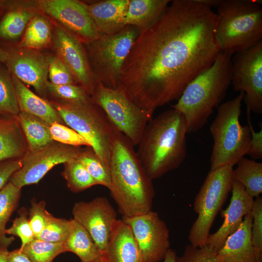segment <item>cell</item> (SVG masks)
Here are the masks:
<instances>
[{"mask_svg": "<svg viewBox=\"0 0 262 262\" xmlns=\"http://www.w3.org/2000/svg\"><path fill=\"white\" fill-rule=\"evenodd\" d=\"M66 252L76 254L82 262H93L102 254L87 230L76 220L71 219V228L64 242Z\"/></svg>", "mask_w": 262, "mask_h": 262, "instance_id": "cell-26", "label": "cell"}, {"mask_svg": "<svg viewBox=\"0 0 262 262\" xmlns=\"http://www.w3.org/2000/svg\"><path fill=\"white\" fill-rule=\"evenodd\" d=\"M101 262V259L98 260H97V261H96L95 262Z\"/></svg>", "mask_w": 262, "mask_h": 262, "instance_id": "cell-50", "label": "cell"}, {"mask_svg": "<svg viewBox=\"0 0 262 262\" xmlns=\"http://www.w3.org/2000/svg\"><path fill=\"white\" fill-rule=\"evenodd\" d=\"M12 79L20 112L33 115L49 126L62 122L51 103L34 94L15 76L12 75Z\"/></svg>", "mask_w": 262, "mask_h": 262, "instance_id": "cell-23", "label": "cell"}, {"mask_svg": "<svg viewBox=\"0 0 262 262\" xmlns=\"http://www.w3.org/2000/svg\"><path fill=\"white\" fill-rule=\"evenodd\" d=\"M17 118L25 135L30 151L42 149L53 142L49 126L40 119L24 112Z\"/></svg>", "mask_w": 262, "mask_h": 262, "instance_id": "cell-28", "label": "cell"}, {"mask_svg": "<svg viewBox=\"0 0 262 262\" xmlns=\"http://www.w3.org/2000/svg\"><path fill=\"white\" fill-rule=\"evenodd\" d=\"M77 159L85 167L98 185L110 189V168L97 155L92 148L91 151H82Z\"/></svg>", "mask_w": 262, "mask_h": 262, "instance_id": "cell-34", "label": "cell"}, {"mask_svg": "<svg viewBox=\"0 0 262 262\" xmlns=\"http://www.w3.org/2000/svg\"><path fill=\"white\" fill-rule=\"evenodd\" d=\"M49 130L53 140L73 147L86 146L91 147L89 142L81 135L60 123L52 124L49 126Z\"/></svg>", "mask_w": 262, "mask_h": 262, "instance_id": "cell-40", "label": "cell"}, {"mask_svg": "<svg viewBox=\"0 0 262 262\" xmlns=\"http://www.w3.org/2000/svg\"><path fill=\"white\" fill-rule=\"evenodd\" d=\"M252 217L247 214L239 228L226 239L216 255L217 262H257L251 241Z\"/></svg>", "mask_w": 262, "mask_h": 262, "instance_id": "cell-21", "label": "cell"}, {"mask_svg": "<svg viewBox=\"0 0 262 262\" xmlns=\"http://www.w3.org/2000/svg\"><path fill=\"white\" fill-rule=\"evenodd\" d=\"M48 77L51 83L79 84L70 69L56 54L48 55Z\"/></svg>", "mask_w": 262, "mask_h": 262, "instance_id": "cell-37", "label": "cell"}, {"mask_svg": "<svg viewBox=\"0 0 262 262\" xmlns=\"http://www.w3.org/2000/svg\"><path fill=\"white\" fill-rule=\"evenodd\" d=\"M131 142L119 131L110 149L109 189L122 217H131L151 211L155 190L142 166Z\"/></svg>", "mask_w": 262, "mask_h": 262, "instance_id": "cell-2", "label": "cell"}, {"mask_svg": "<svg viewBox=\"0 0 262 262\" xmlns=\"http://www.w3.org/2000/svg\"><path fill=\"white\" fill-rule=\"evenodd\" d=\"M7 262H32L27 255L20 249L9 251Z\"/></svg>", "mask_w": 262, "mask_h": 262, "instance_id": "cell-45", "label": "cell"}, {"mask_svg": "<svg viewBox=\"0 0 262 262\" xmlns=\"http://www.w3.org/2000/svg\"><path fill=\"white\" fill-rule=\"evenodd\" d=\"M7 58V52L0 46V62L5 63Z\"/></svg>", "mask_w": 262, "mask_h": 262, "instance_id": "cell-48", "label": "cell"}, {"mask_svg": "<svg viewBox=\"0 0 262 262\" xmlns=\"http://www.w3.org/2000/svg\"><path fill=\"white\" fill-rule=\"evenodd\" d=\"M140 31L125 26L112 34H100L85 45L88 61L96 82L115 89L120 85L122 67Z\"/></svg>", "mask_w": 262, "mask_h": 262, "instance_id": "cell-7", "label": "cell"}, {"mask_svg": "<svg viewBox=\"0 0 262 262\" xmlns=\"http://www.w3.org/2000/svg\"><path fill=\"white\" fill-rule=\"evenodd\" d=\"M129 0H104L85 2L100 34H112L125 27L124 21Z\"/></svg>", "mask_w": 262, "mask_h": 262, "instance_id": "cell-22", "label": "cell"}, {"mask_svg": "<svg viewBox=\"0 0 262 262\" xmlns=\"http://www.w3.org/2000/svg\"><path fill=\"white\" fill-rule=\"evenodd\" d=\"M237 164L232 170V180L241 183L253 198L260 196L262 193V163L243 157Z\"/></svg>", "mask_w": 262, "mask_h": 262, "instance_id": "cell-29", "label": "cell"}, {"mask_svg": "<svg viewBox=\"0 0 262 262\" xmlns=\"http://www.w3.org/2000/svg\"><path fill=\"white\" fill-rule=\"evenodd\" d=\"M247 117L249 119L248 120L251 131V138L246 154L255 160L261 159L262 158V128L259 131H256L250 123V117L248 115Z\"/></svg>", "mask_w": 262, "mask_h": 262, "instance_id": "cell-44", "label": "cell"}, {"mask_svg": "<svg viewBox=\"0 0 262 262\" xmlns=\"http://www.w3.org/2000/svg\"><path fill=\"white\" fill-rule=\"evenodd\" d=\"M252 217L251 241L257 262H262V197L254 200L250 212Z\"/></svg>", "mask_w": 262, "mask_h": 262, "instance_id": "cell-38", "label": "cell"}, {"mask_svg": "<svg viewBox=\"0 0 262 262\" xmlns=\"http://www.w3.org/2000/svg\"><path fill=\"white\" fill-rule=\"evenodd\" d=\"M41 13L84 45L100 36L84 2L77 0H35Z\"/></svg>", "mask_w": 262, "mask_h": 262, "instance_id": "cell-12", "label": "cell"}, {"mask_svg": "<svg viewBox=\"0 0 262 262\" xmlns=\"http://www.w3.org/2000/svg\"><path fill=\"white\" fill-rule=\"evenodd\" d=\"M32 262H53L66 252L64 242H49L35 238L20 249Z\"/></svg>", "mask_w": 262, "mask_h": 262, "instance_id": "cell-32", "label": "cell"}, {"mask_svg": "<svg viewBox=\"0 0 262 262\" xmlns=\"http://www.w3.org/2000/svg\"><path fill=\"white\" fill-rule=\"evenodd\" d=\"M101 260L102 262H144L130 227L122 219L117 220Z\"/></svg>", "mask_w": 262, "mask_h": 262, "instance_id": "cell-20", "label": "cell"}, {"mask_svg": "<svg viewBox=\"0 0 262 262\" xmlns=\"http://www.w3.org/2000/svg\"><path fill=\"white\" fill-rule=\"evenodd\" d=\"M20 191L10 181L0 190V247L7 248L15 240L7 236L6 226L17 206Z\"/></svg>", "mask_w": 262, "mask_h": 262, "instance_id": "cell-30", "label": "cell"}, {"mask_svg": "<svg viewBox=\"0 0 262 262\" xmlns=\"http://www.w3.org/2000/svg\"><path fill=\"white\" fill-rule=\"evenodd\" d=\"M51 104L61 119L86 139L97 155L109 167L111 146L118 130L103 110L92 101Z\"/></svg>", "mask_w": 262, "mask_h": 262, "instance_id": "cell-8", "label": "cell"}, {"mask_svg": "<svg viewBox=\"0 0 262 262\" xmlns=\"http://www.w3.org/2000/svg\"><path fill=\"white\" fill-rule=\"evenodd\" d=\"M22 159H14L0 162V190L7 184L12 175L20 168Z\"/></svg>", "mask_w": 262, "mask_h": 262, "instance_id": "cell-43", "label": "cell"}, {"mask_svg": "<svg viewBox=\"0 0 262 262\" xmlns=\"http://www.w3.org/2000/svg\"><path fill=\"white\" fill-rule=\"evenodd\" d=\"M71 228V219L58 218L51 214L42 232L35 238L49 242H64Z\"/></svg>", "mask_w": 262, "mask_h": 262, "instance_id": "cell-36", "label": "cell"}, {"mask_svg": "<svg viewBox=\"0 0 262 262\" xmlns=\"http://www.w3.org/2000/svg\"><path fill=\"white\" fill-rule=\"evenodd\" d=\"M19 216L13 221L12 226L6 229L7 235L18 237L21 241L22 249L25 246L32 242L35 238L28 219V213L24 207L18 210Z\"/></svg>", "mask_w": 262, "mask_h": 262, "instance_id": "cell-39", "label": "cell"}, {"mask_svg": "<svg viewBox=\"0 0 262 262\" xmlns=\"http://www.w3.org/2000/svg\"><path fill=\"white\" fill-rule=\"evenodd\" d=\"M53 25L51 20L41 14L29 23L22 38L15 46L39 50L52 43Z\"/></svg>", "mask_w": 262, "mask_h": 262, "instance_id": "cell-27", "label": "cell"}, {"mask_svg": "<svg viewBox=\"0 0 262 262\" xmlns=\"http://www.w3.org/2000/svg\"><path fill=\"white\" fill-rule=\"evenodd\" d=\"M232 195L229 204L225 210H221V216L224 219L219 229L209 234L206 245L216 253L224 244L227 238L240 226L244 217L250 213L254 200L246 192L244 186L233 180Z\"/></svg>", "mask_w": 262, "mask_h": 262, "instance_id": "cell-18", "label": "cell"}, {"mask_svg": "<svg viewBox=\"0 0 262 262\" xmlns=\"http://www.w3.org/2000/svg\"><path fill=\"white\" fill-rule=\"evenodd\" d=\"M7 0H0V16L6 5Z\"/></svg>", "mask_w": 262, "mask_h": 262, "instance_id": "cell-49", "label": "cell"}, {"mask_svg": "<svg viewBox=\"0 0 262 262\" xmlns=\"http://www.w3.org/2000/svg\"><path fill=\"white\" fill-rule=\"evenodd\" d=\"M7 248L0 247V262H7Z\"/></svg>", "mask_w": 262, "mask_h": 262, "instance_id": "cell-47", "label": "cell"}, {"mask_svg": "<svg viewBox=\"0 0 262 262\" xmlns=\"http://www.w3.org/2000/svg\"><path fill=\"white\" fill-rule=\"evenodd\" d=\"M82 151L76 147L49 145L35 151H29L22 159V166L11 177L10 181L21 188L36 184L57 164L77 159Z\"/></svg>", "mask_w": 262, "mask_h": 262, "instance_id": "cell-14", "label": "cell"}, {"mask_svg": "<svg viewBox=\"0 0 262 262\" xmlns=\"http://www.w3.org/2000/svg\"><path fill=\"white\" fill-rule=\"evenodd\" d=\"M3 49L7 52L5 65L12 75L24 84L33 86L39 95H45L49 81L48 55L15 46Z\"/></svg>", "mask_w": 262, "mask_h": 262, "instance_id": "cell-16", "label": "cell"}, {"mask_svg": "<svg viewBox=\"0 0 262 262\" xmlns=\"http://www.w3.org/2000/svg\"><path fill=\"white\" fill-rule=\"evenodd\" d=\"M20 112L12 74L0 62V115L17 117Z\"/></svg>", "mask_w": 262, "mask_h": 262, "instance_id": "cell-31", "label": "cell"}, {"mask_svg": "<svg viewBox=\"0 0 262 262\" xmlns=\"http://www.w3.org/2000/svg\"><path fill=\"white\" fill-rule=\"evenodd\" d=\"M35 0H7L0 16V46H13L23 34L30 21L41 14Z\"/></svg>", "mask_w": 262, "mask_h": 262, "instance_id": "cell-19", "label": "cell"}, {"mask_svg": "<svg viewBox=\"0 0 262 262\" xmlns=\"http://www.w3.org/2000/svg\"><path fill=\"white\" fill-rule=\"evenodd\" d=\"M17 117H0V162L21 158L25 145Z\"/></svg>", "mask_w": 262, "mask_h": 262, "instance_id": "cell-25", "label": "cell"}, {"mask_svg": "<svg viewBox=\"0 0 262 262\" xmlns=\"http://www.w3.org/2000/svg\"><path fill=\"white\" fill-rule=\"evenodd\" d=\"M51 44L55 54L70 69L79 84L91 96L97 82L84 45L56 24L53 26Z\"/></svg>", "mask_w": 262, "mask_h": 262, "instance_id": "cell-17", "label": "cell"}, {"mask_svg": "<svg viewBox=\"0 0 262 262\" xmlns=\"http://www.w3.org/2000/svg\"><path fill=\"white\" fill-rule=\"evenodd\" d=\"M171 0H129L124 17L125 26L136 27L140 32L152 24L164 12Z\"/></svg>", "mask_w": 262, "mask_h": 262, "instance_id": "cell-24", "label": "cell"}, {"mask_svg": "<svg viewBox=\"0 0 262 262\" xmlns=\"http://www.w3.org/2000/svg\"><path fill=\"white\" fill-rule=\"evenodd\" d=\"M47 92L64 102L81 104L92 101L90 94L80 84L55 85L48 81Z\"/></svg>", "mask_w": 262, "mask_h": 262, "instance_id": "cell-35", "label": "cell"}, {"mask_svg": "<svg viewBox=\"0 0 262 262\" xmlns=\"http://www.w3.org/2000/svg\"><path fill=\"white\" fill-rule=\"evenodd\" d=\"M231 58V83L245 93L247 111L262 113V41Z\"/></svg>", "mask_w": 262, "mask_h": 262, "instance_id": "cell-11", "label": "cell"}, {"mask_svg": "<svg viewBox=\"0 0 262 262\" xmlns=\"http://www.w3.org/2000/svg\"><path fill=\"white\" fill-rule=\"evenodd\" d=\"M187 133L183 115L173 108L148 122L136 153L151 180L160 178L182 164L187 153Z\"/></svg>", "mask_w": 262, "mask_h": 262, "instance_id": "cell-3", "label": "cell"}, {"mask_svg": "<svg viewBox=\"0 0 262 262\" xmlns=\"http://www.w3.org/2000/svg\"><path fill=\"white\" fill-rule=\"evenodd\" d=\"M216 13L200 0H174L140 32L122 67L120 86L153 114L178 100L186 86L209 68L220 52L215 38Z\"/></svg>", "mask_w": 262, "mask_h": 262, "instance_id": "cell-1", "label": "cell"}, {"mask_svg": "<svg viewBox=\"0 0 262 262\" xmlns=\"http://www.w3.org/2000/svg\"><path fill=\"white\" fill-rule=\"evenodd\" d=\"M233 166L210 170L194 200L197 217L190 228L188 240L196 247L206 245L210 230L232 187Z\"/></svg>", "mask_w": 262, "mask_h": 262, "instance_id": "cell-9", "label": "cell"}, {"mask_svg": "<svg viewBox=\"0 0 262 262\" xmlns=\"http://www.w3.org/2000/svg\"><path fill=\"white\" fill-rule=\"evenodd\" d=\"M245 93L221 103L210 127L213 139L210 158L211 169L225 165L234 166L246 154L251 138L249 125L240 122Z\"/></svg>", "mask_w": 262, "mask_h": 262, "instance_id": "cell-6", "label": "cell"}, {"mask_svg": "<svg viewBox=\"0 0 262 262\" xmlns=\"http://www.w3.org/2000/svg\"><path fill=\"white\" fill-rule=\"evenodd\" d=\"M63 175L67 181L68 187L74 192H79L98 185L78 159L66 164Z\"/></svg>", "mask_w": 262, "mask_h": 262, "instance_id": "cell-33", "label": "cell"}, {"mask_svg": "<svg viewBox=\"0 0 262 262\" xmlns=\"http://www.w3.org/2000/svg\"><path fill=\"white\" fill-rule=\"evenodd\" d=\"M30 226L36 238L43 230L51 213L46 209V202L41 200L37 202L33 199L28 213Z\"/></svg>", "mask_w": 262, "mask_h": 262, "instance_id": "cell-42", "label": "cell"}, {"mask_svg": "<svg viewBox=\"0 0 262 262\" xmlns=\"http://www.w3.org/2000/svg\"><path fill=\"white\" fill-rule=\"evenodd\" d=\"M91 99L103 110L117 130L137 146L153 114L136 105L120 86L113 89L97 82Z\"/></svg>", "mask_w": 262, "mask_h": 262, "instance_id": "cell-10", "label": "cell"}, {"mask_svg": "<svg viewBox=\"0 0 262 262\" xmlns=\"http://www.w3.org/2000/svg\"><path fill=\"white\" fill-rule=\"evenodd\" d=\"M176 251L170 248L168 250L163 262H176Z\"/></svg>", "mask_w": 262, "mask_h": 262, "instance_id": "cell-46", "label": "cell"}, {"mask_svg": "<svg viewBox=\"0 0 262 262\" xmlns=\"http://www.w3.org/2000/svg\"><path fill=\"white\" fill-rule=\"evenodd\" d=\"M216 252L208 245L196 247L190 244L187 245L183 254L176 256V262H217Z\"/></svg>", "mask_w": 262, "mask_h": 262, "instance_id": "cell-41", "label": "cell"}, {"mask_svg": "<svg viewBox=\"0 0 262 262\" xmlns=\"http://www.w3.org/2000/svg\"><path fill=\"white\" fill-rule=\"evenodd\" d=\"M130 227L144 262L163 261L170 248L169 231L159 214L152 210L131 217H122Z\"/></svg>", "mask_w": 262, "mask_h": 262, "instance_id": "cell-13", "label": "cell"}, {"mask_svg": "<svg viewBox=\"0 0 262 262\" xmlns=\"http://www.w3.org/2000/svg\"><path fill=\"white\" fill-rule=\"evenodd\" d=\"M232 56L220 52L212 66L194 79L172 105L183 115L187 133L202 129L225 97L231 83Z\"/></svg>", "mask_w": 262, "mask_h": 262, "instance_id": "cell-4", "label": "cell"}, {"mask_svg": "<svg viewBox=\"0 0 262 262\" xmlns=\"http://www.w3.org/2000/svg\"><path fill=\"white\" fill-rule=\"evenodd\" d=\"M72 212L73 219L87 230L102 254L118 220L108 199L99 196L89 201L77 202Z\"/></svg>", "mask_w": 262, "mask_h": 262, "instance_id": "cell-15", "label": "cell"}, {"mask_svg": "<svg viewBox=\"0 0 262 262\" xmlns=\"http://www.w3.org/2000/svg\"><path fill=\"white\" fill-rule=\"evenodd\" d=\"M215 38L220 52L233 55L262 41V1L221 0Z\"/></svg>", "mask_w": 262, "mask_h": 262, "instance_id": "cell-5", "label": "cell"}]
</instances>
